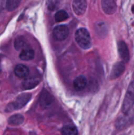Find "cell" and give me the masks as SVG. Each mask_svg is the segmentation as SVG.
I'll return each instance as SVG.
<instances>
[{"mask_svg": "<svg viewBox=\"0 0 134 135\" xmlns=\"http://www.w3.org/2000/svg\"><path fill=\"white\" fill-rule=\"evenodd\" d=\"M134 104V82L131 83L126 92L122 105V112L127 113L131 110Z\"/></svg>", "mask_w": 134, "mask_h": 135, "instance_id": "cell-3", "label": "cell"}, {"mask_svg": "<svg viewBox=\"0 0 134 135\" xmlns=\"http://www.w3.org/2000/svg\"><path fill=\"white\" fill-rule=\"evenodd\" d=\"M95 32L99 37H105L108 33V27L104 22H99L95 25Z\"/></svg>", "mask_w": 134, "mask_h": 135, "instance_id": "cell-14", "label": "cell"}, {"mask_svg": "<svg viewBox=\"0 0 134 135\" xmlns=\"http://www.w3.org/2000/svg\"><path fill=\"white\" fill-rule=\"evenodd\" d=\"M2 6H3V1H0V12H1V9H2Z\"/></svg>", "mask_w": 134, "mask_h": 135, "instance_id": "cell-22", "label": "cell"}, {"mask_svg": "<svg viewBox=\"0 0 134 135\" xmlns=\"http://www.w3.org/2000/svg\"><path fill=\"white\" fill-rule=\"evenodd\" d=\"M1 60H2V55H0V73L1 72Z\"/></svg>", "mask_w": 134, "mask_h": 135, "instance_id": "cell-21", "label": "cell"}, {"mask_svg": "<svg viewBox=\"0 0 134 135\" xmlns=\"http://www.w3.org/2000/svg\"><path fill=\"white\" fill-rule=\"evenodd\" d=\"M87 84V79L83 75H80L76 77L73 82V86L75 90L78 91H81L85 88Z\"/></svg>", "mask_w": 134, "mask_h": 135, "instance_id": "cell-12", "label": "cell"}, {"mask_svg": "<svg viewBox=\"0 0 134 135\" xmlns=\"http://www.w3.org/2000/svg\"><path fill=\"white\" fill-rule=\"evenodd\" d=\"M54 97L51 93L48 92L46 90L43 89L42 91L39 96V104L43 108H47L51 106L52 104L53 103Z\"/></svg>", "mask_w": 134, "mask_h": 135, "instance_id": "cell-5", "label": "cell"}, {"mask_svg": "<svg viewBox=\"0 0 134 135\" xmlns=\"http://www.w3.org/2000/svg\"><path fill=\"white\" fill-rule=\"evenodd\" d=\"M31 98V94L26 93L20 94L19 96H17V98L13 102H11L8 104L6 109H5V111L7 112H10L13 110H16V109H21L30 101Z\"/></svg>", "mask_w": 134, "mask_h": 135, "instance_id": "cell-2", "label": "cell"}, {"mask_svg": "<svg viewBox=\"0 0 134 135\" xmlns=\"http://www.w3.org/2000/svg\"><path fill=\"white\" fill-rule=\"evenodd\" d=\"M61 133L63 135H78V129L72 125H66L62 128Z\"/></svg>", "mask_w": 134, "mask_h": 135, "instance_id": "cell-17", "label": "cell"}, {"mask_svg": "<svg viewBox=\"0 0 134 135\" xmlns=\"http://www.w3.org/2000/svg\"><path fill=\"white\" fill-rule=\"evenodd\" d=\"M125 69V63L123 61L117 62L115 64L113 65L112 69L111 70V73H110V78L111 79H116L120 76L123 74L124 72Z\"/></svg>", "mask_w": 134, "mask_h": 135, "instance_id": "cell-7", "label": "cell"}, {"mask_svg": "<svg viewBox=\"0 0 134 135\" xmlns=\"http://www.w3.org/2000/svg\"><path fill=\"white\" fill-rule=\"evenodd\" d=\"M101 7L107 15L114 14L116 11V4L114 0H101Z\"/></svg>", "mask_w": 134, "mask_h": 135, "instance_id": "cell-8", "label": "cell"}, {"mask_svg": "<svg viewBox=\"0 0 134 135\" xmlns=\"http://www.w3.org/2000/svg\"><path fill=\"white\" fill-rule=\"evenodd\" d=\"M14 72L16 76L20 79H25L28 76L30 73L29 69L26 66L22 64L17 65L14 68Z\"/></svg>", "mask_w": 134, "mask_h": 135, "instance_id": "cell-11", "label": "cell"}, {"mask_svg": "<svg viewBox=\"0 0 134 135\" xmlns=\"http://www.w3.org/2000/svg\"><path fill=\"white\" fill-rule=\"evenodd\" d=\"M118 51L123 63H128L130 61V51L127 44L123 41L118 42Z\"/></svg>", "mask_w": 134, "mask_h": 135, "instance_id": "cell-6", "label": "cell"}, {"mask_svg": "<svg viewBox=\"0 0 134 135\" xmlns=\"http://www.w3.org/2000/svg\"><path fill=\"white\" fill-rule=\"evenodd\" d=\"M14 48L17 50H22L23 49L27 47H26V42L24 37L22 36L17 37L14 40Z\"/></svg>", "mask_w": 134, "mask_h": 135, "instance_id": "cell-16", "label": "cell"}, {"mask_svg": "<svg viewBox=\"0 0 134 135\" xmlns=\"http://www.w3.org/2000/svg\"><path fill=\"white\" fill-rule=\"evenodd\" d=\"M23 115L21 114H14L10 117L8 119V123L11 125H20L24 122Z\"/></svg>", "mask_w": 134, "mask_h": 135, "instance_id": "cell-15", "label": "cell"}, {"mask_svg": "<svg viewBox=\"0 0 134 135\" xmlns=\"http://www.w3.org/2000/svg\"><path fill=\"white\" fill-rule=\"evenodd\" d=\"M59 0H47L46 1V6L47 9L50 11H55L59 7Z\"/></svg>", "mask_w": 134, "mask_h": 135, "instance_id": "cell-20", "label": "cell"}, {"mask_svg": "<svg viewBox=\"0 0 134 135\" xmlns=\"http://www.w3.org/2000/svg\"><path fill=\"white\" fill-rule=\"evenodd\" d=\"M132 11L134 13V6L132 7Z\"/></svg>", "mask_w": 134, "mask_h": 135, "instance_id": "cell-23", "label": "cell"}, {"mask_svg": "<svg viewBox=\"0 0 134 135\" xmlns=\"http://www.w3.org/2000/svg\"><path fill=\"white\" fill-rule=\"evenodd\" d=\"M19 57L21 60L28 61L34 59V51L29 47H26L21 50V52L19 55Z\"/></svg>", "mask_w": 134, "mask_h": 135, "instance_id": "cell-13", "label": "cell"}, {"mask_svg": "<svg viewBox=\"0 0 134 135\" xmlns=\"http://www.w3.org/2000/svg\"><path fill=\"white\" fill-rule=\"evenodd\" d=\"M53 36L56 40H64L69 34V28L66 25H59L56 26L53 31Z\"/></svg>", "mask_w": 134, "mask_h": 135, "instance_id": "cell-4", "label": "cell"}, {"mask_svg": "<svg viewBox=\"0 0 134 135\" xmlns=\"http://www.w3.org/2000/svg\"><path fill=\"white\" fill-rule=\"evenodd\" d=\"M21 1L22 0H6L5 7H6L7 10L9 11H14L19 6Z\"/></svg>", "mask_w": 134, "mask_h": 135, "instance_id": "cell-18", "label": "cell"}, {"mask_svg": "<svg viewBox=\"0 0 134 135\" xmlns=\"http://www.w3.org/2000/svg\"><path fill=\"white\" fill-rule=\"evenodd\" d=\"M74 12L77 15H82L87 9L86 0H74L72 3Z\"/></svg>", "mask_w": 134, "mask_h": 135, "instance_id": "cell-9", "label": "cell"}, {"mask_svg": "<svg viewBox=\"0 0 134 135\" xmlns=\"http://www.w3.org/2000/svg\"><path fill=\"white\" fill-rule=\"evenodd\" d=\"M75 40L78 46L84 50H87L91 46V38L87 29L80 28L75 33Z\"/></svg>", "mask_w": 134, "mask_h": 135, "instance_id": "cell-1", "label": "cell"}, {"mask_svg": "<svg viewBox=\"0 0 134 135\" xmlns=\"http://www.w3.org/2000/svg\"><path fill=\"white\" fill-rule=\"evenodd\" d=\"M68 18V15L65 11L60 10L58 11L55 15V21L57 22H62L65 20H66Z\"/></svg>", "mask_w": 134, "mask_h": 135, "instance_id": "cell-19", "label": "cell"}, {"mask_svg": "<svg viewBox=\"0 0 134 135\" xmlns=\"http://www.w3.org/2000/svg\"><path fill=\"white\" fill-rule=\"evenodd\" d=\"M39 82H40V80H39V78L35 77V76L27 78V79H24V80L22 82V88L25 90L33 89L39 84Z\"/></svg>", "mask_w": 134, "mask_h": 135, "instance_id": "cell-10", "label": "cell"}]
</instances>
